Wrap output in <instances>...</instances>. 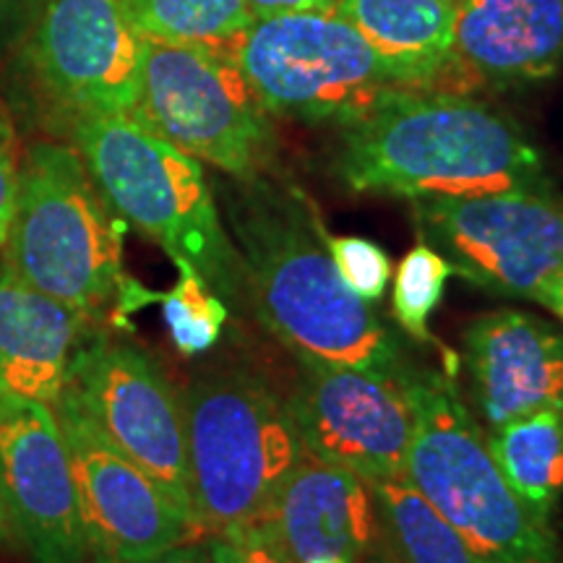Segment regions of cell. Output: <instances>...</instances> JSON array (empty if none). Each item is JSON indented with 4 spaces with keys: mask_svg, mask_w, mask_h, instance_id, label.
<instances>
[{
    "mask_svg": "<svg viewBox=\"0 0 563 563\" xmlns=\"http://www.w3.org/2000/svg\"><path fill=\"white\" fill-rule=\"evenodd\" d=\"M230 238L256 319L298 363L352 368L402 384L412 371L399 336L344 285L313 201L272 173L235 180Z\"/></svg>",
    "mask_w": 563,
    "mask_h": 563,
    "instance_id": "1",
    "label": "cell"
},
{
    "mask_svg": "<svg viewBox=\"0 0 563 563\" xmlns=\"http://www.w3.org/2000/svg\"><path fill=\"white\" fill-rule=\"evenodd\" d=\"M336 175L355 194L410 201L553 191L543 154L525 131L454 91L391 89L342 125Z\"/></svg>",
    "mask_w": 563,
    "mask_h": 563,
    "instance_id": "2",
    "label": "cell"
},
{
    "mask_svg": "<svg viewBox=\"0 0 563 563\" xmlns=\"http://www.w3.org/2000/svg\"><path fill=\"white\" fill-rule=\"evenodd\" d=\"M74 144L115 214L186 264L238 311L249 302L243 266L201 162L136 115L74 118Z\"/></svg>",
    "mask_w": 563,
    "mask_h": 563,
    "instance_id": "3",
    "label": "cell"
},
{
    "mask_svg": "<svg viewBox=\"0 0 563 563\" xmlns=\"http://www.w3.org/2000/svg\"><path fill=\"white\" fill-rule=\"evenodd\" d=\"M402 389L415 420L407 481L462 534L477 561L559 563L551 525L506 483L452 373L412 368Z\"/></svg>",
    "mask_w": 563,
    "mask_h": 563,
    "instance_id": "4",
    "label": "cell"
},
{
    "mask_svg": "<svg viewBox=\"0 0 563 563\" xmlns=\"http://www.w3.org/2000/svg\"><path fill=\"white\" fill-rule=\"evenodd\" d=\"M123 220L76 146L40 141L21 157L3 264L47 298L100 316L123 287Z\"/></svg>",
    "mask_w": 563,
    "mask_h": 563,
    "instance_id": "5",
    "label": "cell"
},
{
    "mask_svg": "<svg viewBox=\"0 0 563 563\" xmlns=\"http://www.w3.org/2000/svg\"><path fill=\"white\" fill-rule=\"evenodd\" d=\"M180 402L199 530L262 522L306 454L290 407L249 371L203 376Z\"/></svg>",
    "mask_w": 563,
    "mask_h": 563,
    "instance_id": "6",
    "label": "cell"
},
{
    "mask_svg": "<svg viewBox=\"0 0 563 563\" xmlns=\"http://www.w3.org/2000/svg\"><path fill=\"white\" fill-rule=\"evenodd\" d=\"M133 115L178 150L235 180L272 173L277 157L269 112L230 45L146 40Z\"/></svg>",
    "mask_w": 563,
    "mask_h": 563,
    "instance_id": "7",
    "label": "cell"
},
{
    "mask_svg": "<svg viewBox=\"0 0 563 563\" xmlns=\"http://www.w3.org/2000/svg\"><path fill=\"white\" fill-rule=\"evenodd\" d=\"M232 53L269 115L344 125L402 89L336 11L253 19Z\"/></svg>",
    "mask_w": 563,
    "mask_h": 563,
    "instance_id": "8",
    "label": "cell"
},
{
    "mask_svg": "<svg viewBox=\"0 0 563 563\" xmlns=\"http://www.w3.org/2000/svg\"><path fill=\"white\" fill-rule=\"evenodd\" d=\"M420 238L483 290L540 300L563 277V201L551 194L415 199Z\"/></svg>",
    "mask_w": 563,
    "mask_h": 563,
    "instance_id": "9",
    "label": "cell"
},
{
    "mask_svg": "<svg viewBox=\"0 0 563 563\" xmlns=\"http://www.w3.org/2000/svg\"><path fill=\"white\" fill-rule=\"evenodd\" d=\"M63 391L76 399L118 452L139 464L199 527L191 498L183 402L150 352L129 342L95 336L76 355Z\"/></svg>",
    "mask_w": 563,
    "mask_h": 563,
    "instance_id": "10",
    "label": "cell"
},
{
    "mask_svg": "<svg viewBox=\"0 0 563 563\" xmlns=\"http://www.w3.org/2000/svg\"><path fill=\"white\" fill-rule=\"evenodd\" d=\"M146 37L123 0H51L34 26L26 60L45 95L81 115H133Z\"/></svg>",
    "mask_w": 563,
    "mask_h": 563,
    "instance_id": "11",
    "label": "cell"
},
{
    "mask_svg": "<svg viewBox=\"0 0 563 563\" xmlns=\"http://www.w3.org/2000/svg\"><path fill=\"white\" fill-rule=\"evenodd\" d=\"M66 439L81 519L95 559L146 561L199 534L139 464L104 439L68 391L53 405Z\"/></svg>",
    "mask_w": 563,
    "mask_h": 563,
    "instance_id": "12",
    "label": "cell"
},
{
    "mask_svg": "<svg viewBox=\"0 0 563 563\" xmlns=\"http://www.w3.org/2000/svg\"><path fill=\"white\" fill-rule=\"evenodd\" d=\"M0 504L32 563H87L79 490L51 405L0 402Z\"/></svg>",
    "mask_w": 563,
    "mask_h": 563,
    "instance_id": "13",
    "label": "cell"
},
{
    "mask_svg": "<svg viewBox=\"0 0 563 563\" xmlns=\"http://www.w3.org/2000/svg\"><path fill=\"white\" fill-rule=\"evenodd\" d=\"M298 365L287 407L302 446L363 481L405 475L415 420L402 384L336 365Z\"/></svg>",
    "mask_w": 563,
    "mask_h": 563,
    "instance_id": "14",
    "label": "cell"
},
{
    "mask_svg": "<svg viewBox=\"0 0 563 563\" xmlns=\"http://www.w3.org/2000/svg\"><path fill=\"white\" fill-rule=\"evenodd\" d=\"M464 365L488 431L545 407L563 410V334L538 316L498 308L475 319Z\"/></svg>",
    "mask_w": 563,
    "mask_h": 563,
    "instance_id": "15",
    "label": "cell"
},
{
    "mask_svg": "<svg viewBox=\"0 0 563 563\" xmlns=\"http://www.w3.org/2000/svg\"><path fill=\"white\" fill-rule=\"evenodd\" d=\"M266 522L292 563L365 561L378 538L368 483L308 449L279 488Z\"/></svg>",
    "mask_w": 563,
    "mask_h": 563,
    "instance_id": "16",
    "label": "cell"
},
{
    "mask_svg": "<svg viewBox=\"0 0 563 563\" xmlns=\"http://www.w3.org/2000/svg\"><path fill=\"white\" fill-rule=\"evenodd\" d=\"M97 316L47 298L0 264V402L55 405Z\"/></svg>",
    "mask_w": 563,
    "mask_h": 563,
    "instance_id": "17",
    "label": "cell"
},
{
    "mask_svg": "<svg viewBox=\"0 0 563 563\" xmlns=\"http://www.w3.org/2000/svg\"><path fill=\"white\" fill-rule=\"evenodd\" d=\"M454 55L470 87L551 79L563 63V0H456Z\"/></svg>",
    "mask_w": 563,
    "mask_h": 563,
    "instance_id": "18",
    "label": "cell"
},
{
    "mask_svg": "<svg viewBox=\"0 0 563 563\" xmlns=\"http://www.w3.org/2000/svg\"><path fill=\"white\" fill-rule=\"evenodd\" d=\"M334 11L363 34L397 87L473 89L454 55L456 0H336Z\"/></svg>",
    "mask_w": 563,
    "mask_h": 563,
    "instance_id": "19",
    "label": "cell"
},
{
    "mask_svg": "<svg viewBox=\"0 0 563 563\" xmlns=\"http://www.w3.org/2000/svg\"><path fill=\"white\" fill-rule=\"evenodd\" d=\"M498 470L534 517L551 525L563 496V410L522 415L485 433Z\"/></svg>",
    "mask_w": 563,
    "mask_h": 563,
    "instance_id": "20",
    "label": "cell"
},
{
    "mask_svg": "<svg viewBox=\"0 0 563 563\" xmlns=\"http://www.w3.org/2000/svg\"><path fill=\"white\" fill-rule=\"evenodd\" d=\"M365 483L376 509L378 540L399 563H481L407 475Z\"/></svg>",
    "mask_w": 563,
    "mask_h": 563,
    "instance_id": "21",
    "label": "cell"
},
{
    "mask_svg": "<svg viewBox=\"0 0 563 563\" xmlns=\"http://www.w3.org/2000/svg\"><path fill=\"white\" fill-rule=\"evenodd\" d=\"M146 40L173 45H230L253 24L245 0H123Z\"/></svg>",
    "mask_w": 563,
    "mask_h": 563,
    "instance_id": "22",
    "label": "cell"
},
{
    "mask_svg": "<svg viewBox=\"0 0 563 563\" xmlns=\"http://www.w3.org/2000/svg\"><path fill=\"white\" fill-rule=\"evenodd\" d=\"M454 269L433 245L420 241L397 266L394 277V319L415 342H433L431 313L443 300Z\"/></svg>",
    "mask_w": 563,
    "mask_h": 563,
    "instance_id": "23",
    "label": "cell"
},
{
    "mask_svg": "<svg viewBox=\"0 0 563 563\" xmlns=\"http://www.w3.org/2000/svg\"><path fill=\"white\" fill-rule=\"evenodd\" d=\"M178 285L162 295V316L175 347L183 355H199L220 340L224 321L230 319V306L191 266L178 264Z\"/></svg>",
    "mask_w": 563,
    "mask_h": 563,
    "instance_id": "24",
    "label": "cell"
},
{
    "mask_svg": "<svg viewBox=\"0 0 563 563\" xmlns=\"http://www.w3.org/2000/svg\"><path fill=\"white\" fill-rule=\"evenodd\" d=\"M327 249L342 282L357 298L365 302L384 298L391 264L382 245L357 235H327Z\"/></svg>",
    "mask_w": 563,
    "mask_h": 563,
    "instance_id": "25",
    "label": "cell"
},
{
    "mask_svg": "<svg viewBox=\"0 0 563 563\" xmlns=\"http://www.w3.org/2000/svg\"><path fill=\"white\" fill-rule=\"evenodd\" d=\"M201 545L209 563H292L266 519L238 530L211 532Z\"/></svg>",
    "mask_w": 563,
    "mask_h": 563,
    "instance_id": "26",
    "label": "cell"
},
{
    "mask_svg": "<svg viewBox=\"0 0 563 563\" xmlns=\"http://www.w3.org/2000/svg\"><path fill=\"white\" fill-rule=\"evenodd\" d=\"M21 180V154L16 131H13L9 110L0 102V249H3L5 235H9L13 209L19 199Z\"/></svg>",
    "mask_w": 563,
    "mask_h": 563,
    "instance_id": "27",
    "label": "cell"
},
{
    "mask_svg": "<svg viewBox=\"0 0 563 563\" xmlns=\"http://www.w3.org/2000/svg\"><path fill=\"white\" fill-rule=\"evenodd\" d=\"M253 19L282 16V13H306V11H334L336 0H245Z\"/></svg>",
    "mask_w": 563,
    "mask_h": 563,
    "instance_id": "28",
    "label": "cell"
},
{
    "mask_svg": "<svg viewBox=\"0 0 563 563\" xmlns=\"http://www.w3.org/2000/svg\"><path fill=\"white\" fill-rule=\"evenodd\" d=\"M95 563H209V555L199 543H183L175 545L170 551L154 555L146 561H110V559H95Z\"/></svg>",
    "mask_w": 563,
    "mask_h": 563,
    "instance_id": "29",
    "label": "cell"
},
{
    "mask_svg": "<svg viewBox=\"0 0 563 563\" xmlns=\"http://www.w3.org/2000/svg\"><path fill=\"white\" fill-rule=\"evenodd\" d=\"M538 302H540V306H545L548 311L555 313L563 321V277L555 279L553 285L548 287L543 295H540Z\"/></svg>",
    "mask_w": 563,
    "mask_h": 563,
    "instance_id": "30",
    "label": "cell"
},
{
    "mask_svg": "<svg viewBox=\"0 0 563 563\" xmlns=\"http://www.w3.org/2000/svg\"><path fill=\"white\" fill-rule=\"evenodd\" d=\"M365 563H399L397 559H394V555L389 553V548H386L382 540L376 538V543H373V548H371V553L365 555Z\"/></svg>",
    "mask_w": 563,
    "mask_h": 563,
    "instance_id": "31",
    "label": "cell"
},
{
    "mask_svg": "<svg viewBox=\"0 0 563 563\" xmlns=\"http://www.w3.org/2000/svg\"><path fill=\"white\" fill-rule=\"evenodd\" d=\"M9 543H13V532H11L9 517H5L3 504H0V545H9Z\"/></svg>",
    "mask_w": 563,
    "mask_h": 563,
    "instance_id": "32",
    "label": "cell"
},
{
    "mask_svg": "<svg viewBox=\"0 0 563 563\" xmlns=\"http://www.w3.org/2000/svg\"><path fill=\"white\" fill-rule=\"evenodd\" d=\"M311 563H350V561H344V559H319V561H311Z\"/></svg>",
    "mask_w": 563,
    "mask_h": 563,
    "instance_id": "33",
    "label": "cell"
}]
</instances>
